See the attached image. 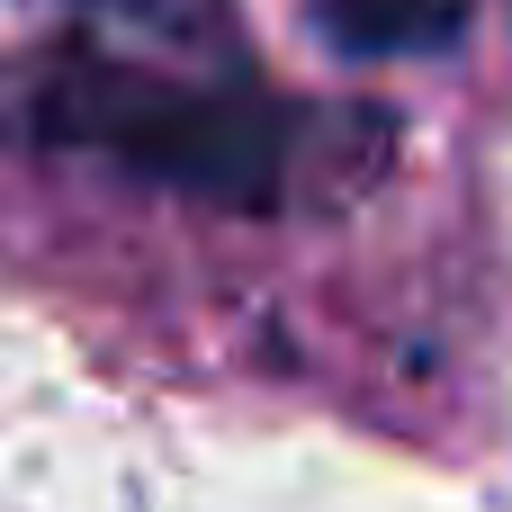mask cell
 Wrapping results in <instances>:
<instances>
[{"instance_id":"1","label":"cell","mask_w":512,"mask_h":512,"mask_svg":"<svg viewBox=\"0 0 512 512\" xmlns=\"http://www.w3.org/2000/svg\"><path fill=\"white\" fill-rule=\"evenodd\" d=\"M45 153L135 171L198 207H279L297 126L207 0H54L9 63Z\"/></svg>"},{"instance_id":"2","label":"cell","mask_w":512,"mask_h":512,"mask_svg":"<svg viewBox=\"0 0 512 512\" xmlns=\"http://www.w3.org/2000/svg\"><path fill=\"white\" fill-rule=\"evenodd\" d=\"M468 9L477 0H315V27L342 54L405 63V54H450L468 36Z\"/></svg>"}]
</instances>
